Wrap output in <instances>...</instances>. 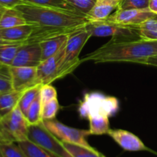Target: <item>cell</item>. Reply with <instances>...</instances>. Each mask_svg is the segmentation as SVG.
Wrapping results in <instances>:
<instances>
[{
	"label": "cell",
	"mask_w": 157,
	"mask_h": 157,
	"mask_svg": "<svg viewBox=\"0 0 157 157\" xmlns=\"http://www.w3.org/2000/svg\"><path fill=\"white\" fill-rule=\"evenodd\" d=\"M42 84H38L34 87H30L24 91L21 99H20L19 103H18V107H19L20 110H21L24 115L25 116L27 113L28 109L31 106V104L35 101L37 98L39 96L40 90Z\"/></svg>",
	"instance_id": "obj_22"
},
{
	"label": "cell",
	"mask_w": 157,
	"mask_h": 157,
	"mask_svg": "<svg viewBox=\"0 0 157 157\" xmlns=\"http://www.w3.org/2000/svg\"><path fill=\"white\" fill-rule=\"evenodd\" d=\"M65 45L53 56L44 60L37 67V81L40 84H52L57 80L58 68L64 55Z\"/></svg>",
	"instance_id": "obj_11"
},
{
	"label": "cell",
	"mask_w": 157,
	"mask_h": 157,
	"mask_svg": "<svg viewBox=\"0 0 157 157\" xmlns=\"http://www.w3.org/2000/svg\"><path fill=\"white\" fill-rule=\"evenodd\" d=\"M119 107L117 98L107 96L100 92H90L83 98L78 107V113L84 119L97 116L110 117L117 113Z\"/></svg>",
	"instance_id": "obj_3"
},
{
	"label": "cell",
	"mask_w": 157,
	"mask_h": 157,
	"mask_svg": "<svg viewBox=\"0 0 157 157\" xmlns=\"http://www.w3.org/2000/svg\"><path fill=\"white\" fill-rule=\"evenodd\" d=\"M77 11L87 15L95 4V0H65Z\"/></svg>",
	"instance_id": "obj_31"
},
{
	"label": "cell",
	"mask_w": 157,
	"mask_h": 157,
	"mask_svg": "<svg viewBox=\"0 0 157 157\" xmlns=\"http://www.w3.org/2000/svg\"><path fill=\"white\" fill-rule=\"evenodd\" d=\"M101 157H105V156H104V155H103V156H101Z\"/></svg>",
	"instance_id": "obj_38"
},
{
	"label": "cell",
	"mask_w": 157,
	"mask_h": 157,
	"mask_svg": "<svg viewBox=\"0 0 157 157\" xmlns=\"http://www.w3.org/2000/svg\"><path fill=\"white\" fill-rule=\"evenodd\" d=\"M22 44L20 43L0 44V65L8 67L12 65L18 49Z\"/></svg>",
	"instance_id": "obj_21"
},
{
	"label": "cell",
	"mask_w": 157,
	"mask_h": 157,
	"mask_svg": "<svg viewBox=\"0 0 157 157\" xmlns=\"http://www.w3.org/2000/svg\"><path fill=\"white\" fill-rule=\"evenodd\" d=\"M29 124L19 107L0 118V144L21 142L28 140Z\"/></svg>",
	"instance_id": "obj_4"
},
{
	"label": "cell",
	"mask_w": 157,
	"mask_h": 157,
	"mask_svg": "<svg viewBox=\"0 0 157 157\" xmlns=\"http://www.w3.org/2000/svg\"><path fill=\"white\" fill-rule=\"evenodd\" d=\"M145 65H150V66H153V67H157V55L156 56L150 57V58L147 60V61L145 62Z\"/></svg>",
	"instance_id": "obj_35"
},
{
	"label": "cell",
	"mask_w": 157,
	"mask_h": 157,
	"mask_svg": "<svg viewBox=\"0 0 157 157\" xmlns=\"http://www.w3.org/2000/svg\"><path fill=\"white\" fill-rule=\"evenodd\" d=\"M107 135L126 151L138 152L149 150V149L137 136L127 130L121 129H110Z\"/></svg>",
	"instance_id": "obj_13"
},
{
	"label": "cell",
	"mask_w": 157,
	"mask_h": 157,
	"mask_svg": "<svg viewBox=\"0 0 157 157\" xmlns=\"http://www.w3.org/2000/svg\"><path fill=\"white\" fill-rule=\"evenodd\" d=\"M71 35H63L56 36L55 38H50L48 40L40 42L41 49V58L42 61L48 59L50 57L53 56L58 53L67 42Z\"/></svg>",
	"instance_id": "obj_16"
},
{
	"label": "cell",
	"mask_w": 157,
	"mask_h": 157,
	"mask_svg": "<svg viewBox=\"0 0 157 157\" xmlns=\"http://www.w3.org/2000/svg\"><path fill=\"white\" fill-rule=\"evenodd\" d=\"M109 117L97 116L88 118L89 121V131L90 135L107 134L110 130V121Z\"/></svg>",
	"instance_id": "obj_19"
},
{
	"label": "cell",
	"mask_w": 157,
	"mask_h": 157,
	"mask_svg": "<svg viewBox=\"0 0 157 157\" xmlns=\"http://www.w3.org/2000/svg\"><path fill=\"white\" fill-rule=\"evenodd\" d=\"M91 36L111 37L110 41L121 42L140 39L136 25H124L108 21H90L85 28Z\"/></svg>",
	"instance_id": "obj_5"
},
{
	"label": "cell",
	"mask_w": 157,
	"mask_h": 157,
	"mask_svg": "<svg viewBox=\"0 0 157 157\" xmlns=\"http://www.w3.org/2000/svg\"><path fill=\"white\" fill-rule=\"evenodd\" d=\"M150 18L157 19V15L152 12L149 8H147L143 9L126 10L117 9L107 19L112 22L124 25H138Z\"/></svg>",
	"instance_id": "obj_9"
},
{
	"label": "cell",
	"mask_w": 157,
	"mask_h": 157,
	"mask_svg": "<svg viewBox=\"0 0 157 157\" xmlns=\"http://www.w3.org/2000/svg\"><path fill=\"white\" fill-rule=\"evenodd\" d=\"M62 142V141H61ZM63 146L72 157H101L102 153L94 148H87L84 146L62 142Z\"/></svg>",
	"instance_id": "obj_20"
},
{
	"label": "cell",
	"mask_w": 157,
	"mask_h": 157,
	"mask_svg": "<svg viewBox=\"0 0 157 157\" xmlns=\"http://www.w3.org/2000/svg\"><path fill=\"white\" fill-rule=\"evenodd\" d=\"M28 139L45 150L53 157H72L62 142L46 128L42 123L29 125Z\"/></svg>",
	"instance_id": "obj_7"
},
{
	"label": "cell",
	"mask_w": 157,
	"mask_h": 157,
	"mask_svg": "<svg viewBox=\"0 0 157 157\" xmlns=\"http://www.w3.org/2000/svg\"><path fill=\"white\" fill-rule=\"evenodd\" d=\"M28 1L29 3L36 5V6L53 8V9H64V10H68L71 12H76V13H81V12L77 11L73 6H71L65 0H28Z\"/></svg>",
	"instance_id": "obj_26"
},
{
	"label": "cell",
	"mask_w": 157,
	"mask_h": 157,
	"mask_svg": "<svg viewBox=\"0 0 157 157\" xmlns=\"http://www.w3.org/2000/svg\"><path fill=\"white\" fill-rule=\"evenodd\" d=\"M41 110H42V104H41L40 96H38L31 104L25 114V117L29 125H35L43 122Z\"/></svg>",
	"instance_id": "obj_25"
},
{
	"label": "cell",
	"mask_w": 157,
	"mask_h": 157,
	"mask_svg": "<svg viewBox=\"0 0 157 157\" xmlns=\"http://www.w3.org/2000/svg\"><path fill=\"white\" fill-rule=\"evenodd\" d=\"M0 157H2V156H1V154H0Z\"/></svg>",
	"instance_id": "obj_39"
},
{
	"label": "cell",
	"mask_w": 157,
	"mask_h": 157,
	"mask_svg": "<svg viewBox=\"0 0 157 157\" xmlns=\"http://www.w3.org/2000/svg\"><path fill=\"white\" fill-rule=\"evenodd\" d=\"M9 72L13 90L23 91L40 84L37 81V67L9 66Z\"/></svg>",
	"instance_id": "obj_10"
},
{
	"label": "cell",
	"mask_w": 157,
	"mask_h": 157,
	"mask_svg": "<svg viewBox=\"0 0 157 157\" xmlns=\"http://www.w3.org/2000/svg\"><path fill=\"white\" fill-rule=\"evenodd\" d=\"M0 154L2 157H26L15 143L0 144Z\"/></svg>",
	"instance_id": "obj_29"
},
{
	"label": "cell",
	"mask_w": 157,
	"mask_h": 157,
	"mask_svg": "<svg viewBox=\"0 0 157 157\" xmlns=\"http://www.w3.org/2000/svg\"><path fill=\"white\" fill-rule=\"evenodd\" d=\"M120 0H95V4L91 10L87 14L90 21L105 20L119 6Z\"/></svg>",
	"instance_id": "obj_15"
},
{
	"label": "cell",
	"mask_w": 157,
	"mask_h": 157,
	"mask_svg": "<svg viewBox=\"0 0 157 157\" xmlns=\"http://www.w3.org/2000/svg\"><path fill=\"white\" fill-rule=\"evenodd\" d=\"M157 55V40L137 39L129 41H108L83 58L81 61L94 63L131 62L144 64L150 57Z\"/></svg>",
	"instance_id": "obj_1"
},
{
	"label": "cell",
	"mask_w": 157,
	"mask_h": 157,
	"mask_svg": "<svg viewBox=\"0 0 157 157\" xmlns=\"http://www.w3.org/2000/svg\"><path fill=\"white\" fill-rule=\"evenodd\" d=\"M24 91L25 90L19 91L12 90L0 95V118L10 113L15 107H18Z\"/></svg>",
	"instance_id": "obj_17"
},
{
	"label": "cell",
	"mask_w": 157,
	"mask_h": 157,
	"mask_svg": "<svg viewBox=\"0 0 157 157\" xmlns=\"http://www.w3.org/2000/svg\"><path fill=\"white\" fill-rule=\"evenodd\" d=\"M35 27V25L27 23L10 29H0V34L5 40L9 42L25 44L33 32Z\"/></svg>",
	"instance_id": "obj_14"
},
{
	"label": "cell",
	"mask_w": 157,
	"mask_h": 157,
	"mask_svg": "<svg viewBox=\"0 0 157 157\" xmlns=\"http://www.w3.org/2000/svg\"><path fill=\"white\" fill-rule=\"evenodd\" d=\"M59 107L58 98H55L44 104H42L41 116H42L43 121L55 119L57 113L59 110Z\"/></svg>",
	"instance_id": "obj_27"
},
{
	"label": "cell",
	"mask_w": 157,
	"mask_h": 157,
	"mask_svg": "<svg viewBox=\"0 0 157 157\" xmlns=\"http://www.w3.org/2000/svg\"><path fill=\"white\" fill-rule=\"evenodd\" d=\"M137 29L140 39L157 40V19L150 18L138 25Z\"/></svg>",
	"instance_id": "obj_23"
},
{
	"label": "cell",
	"mask_w": 157,
	"mask_h": 157,
	"mask_svg": "<svg viewBox=\"0 0 157 157\" xmlns=\"http://www.w3.org/2000/svg\"><path fill=\"white\" fill-rule=\"evenodd\" d=\"M29 3L28 0H0V7L5 9H14L18 6Z\"/></svg>",
	"instance_id": "obj_33"
},
{
	"label": "cell",
	"mask_w": 157,
	"mask_h": 157,
	"mask_svg": "<svg viewBox=\"0 0 157 157\" xmlns=\"http://www.w3.org/2000/svg\"><path fill=\"white\" fill-rule=\"evenodd\" d=\"M148 8L152 12L157 15V0H150Z\"/></svg>",
	"instance_id": "obj_34"
},
{
	"label": "cell",
	"mask_w": 157,
	"mask_h": 157,
	"mask_svg": "<svg viewBox=\"0 0 157 157\" xmlns=\"http://www.w3.org/2000/svg\"><path fill=\"white\" fill-rule=\"evenodd\" d=\"M39 43L22 44L18 49L11 66L37 67L42 61Z\"/></svg>",
	"instance_id": "obj_12"
},
{
	"label": "cell",
	"mask_w": 157,
	"mask_h": 157,
	"mask_svg": "<svg viewBox=\"0 0 157 157\" xmlns=\"http://www.w3.org/2000/svg\"><path fill=\"white\" fill-rule=\"evenodd\" d=\"M6 9H5V8H2V7H0V18L2 17V15L3 12H5V10H6Z\"/></svg>",
	"instance_id": "obj_37"
},
{
	"label": "cell",
	"mask_w": 157,
	"mask_h": 157,
	"mask_svg": "<svg viewBox=\"0 0 157 157\" xmlns=\"http://www.w3.org/2000/svg\"><path fill=\"white\" fill-rule=\"evenodd\" d=\"M28 23L52 28H80L85 29L90 20L87 15L64 9L36 6L32 3L15 7Z\"/></svg>",
	"instance_id": "obj_2"
},
{
	"label": "cell",
	"mask_w": 157,
	"mask_h": 157,
	"mask_svg": "<svg viewBox=\"0 0 157 157\" xmlns=\"http://www.w3.org/2000/svg\"><path fill=\"white\" fill-rule=\"evenodd\" d=\"M40 99H41V104H44L45 103L52 101V100L57 98V90L51 84H43L40 90Z\"/></svg>",
	"instance_id": "obj_32"
},
{
	"label": "cell",
	"mask_w": 157,
	"mask_h": 157,
	"mask_svg": "<svg viewBox=\"0 0 157 157\" xmlns=\"http://www.w3.org/2000/svg\"><path fill=\"white\" fill-rule=\"evenodd\" d=\"M22 14L17 9H6L0 18V29H10L27 24Z\"/></svg>",
	"instance_id": "obj_18"
},
{
	"label": "cell",
	"mask_w": 157,
	"mask_h": 157,
	"mask_svg": "<svg viewBox=\"0 0 157 157\" xmlns=\"http://www.w3.org/2000/svg\"><path fill=\"white\" fill-rule=\"evenodd\" d=\"M150 0H120L117 9H147Z\"/></svg>",
	"instance_id": "obj_30"
},
{
	"label": "cell",
	"mask_w": 157,
	"mask_h": 157,
	"mask_svg": "<svg viewBox=\"0 0 157 157\" xmlns=\"http://www.w3.org/2000/svg\"><path fill=\"white\" fill-rule=\"evenodd\" d=\"M12 42H9V41H6L4 38L2 37L1 34H0V44H11Z\"/></svg>",
	"instance_id": "obj_36"
},
{
	"label": "cell",
	"mask_w": 157,
	"mask_h": 157,
	"mask_svg": "<svg viewBox=\"0 0 157 157\" xmlns=\"http://www.w3.org/2000/svg\"><path fill=\"white\" fill-rule=\"evenodd\" d=\"M26 157H53L41 147L29 139L17 143Z\"/></svg>",
	"instance_id": "obj_24"
},
{
	"label": "cell",
	"mask_w": 157,
	"mask_h": 157,
	"mask_svg": "<svg viewBox=\"0 0 157 157\" xmlns=\"http://www.w3.org/2000/svg\"><path fill=\"white\" fill-rule=\"evenodd\" d=\"M12 88L9 67L0 65V95L11 91Z\"/></svg>",
	"instance_id": "obj_28"
},
{
	"label": "cell",
	"mask_w": 157,
	"mask_h": 157,
	"mask_svg": "<svg viewBox=\"0 0 157 157\" xmlns=\"http://www.w3.org/2000/svg\"><path fill=\"white\" fill-rule=\"evenodd\" d=\"M43 124L48 130H50L62 142L78 144L87 148H93L87 140V136L90 135L89 130H81L68 127L55 119L44 121Z\"/></svg>",
	"instance_id": "obj_8"
},
{
	"label": "cell",
	"mask_w": 157,
	"mask_h": 157,
	"mask_svg": "<svg viewBox=\"0 0 157 157\" xmlns=\"http://www.w3.org/2000/svg\"><path fill=\"white\" fill-rule=\"evenodd\" d=\"M90 37L91 35L86 29L71 35L66 44L64 57L58 68L57 80L65 77L82 63L79 55Z\"/></svg>",
	"instance_id": "obj_6"
}]
</instances>
